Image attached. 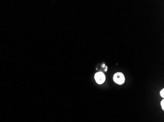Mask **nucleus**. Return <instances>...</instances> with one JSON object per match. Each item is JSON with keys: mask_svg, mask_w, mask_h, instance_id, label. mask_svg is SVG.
<instances>
[{"mask_svg": "<svg viewBox=\"0 0 164 122\" xmlns=\"http://www.w3.org/2000/svg\"><path fill=\"white\" fill-rule=\"evenodd\" d=\"M161 105L162 107V109L163 110L164 109V100H163L161 102Z\"/></svg>", "mask_w": 164, "mask_h": 122, "instance_id": "nucleus-4", "label": "nucleus"}, {"mask_svg": "<svg viewBox=\"0 0 164 122\" xmlns=\"http://www.w3.org/2000/svg\"><path fill=\"white\" fill-rule=\"evenodd\" d=\"M94 78H95L96 83L98 84H102L105 82L106 79L104 73L101 72L96 73L94 76Z\"/></svg>", "mask_w": 164, "mask_h": 122, "instance_id": "nucleus-2", "label": "nucleus"}, {"mask_svg": "<svg viewBox=\"0 0 164 122\" xmlns=\"http://www.w3.org/2000/svg\"><path fill=\"white\" fill-rule=\"evenodd\" d=\"M160 95L163 98L164 97V89H163L161 91H160Z\"/></svg>", "mask_w": 164, "mask_h": 122, "instance_id": "nucleus-3", "label": "nucleus"}, {"mask_svg": "<svg viewBox=\"0 0 164 122\" xmlns=\"http://www.w3.org/2000/svg\"><path fill=\"white\" fill-rule=\"evenodd\" d=\"M114 82L118 85H122L125 82V77L122 73H116L114 76Z\"/></svg>", "mask_w": 164, "mask_h": 122, "instance_id": "nucleus-1", "label": "nucleus"}]
</instances>
